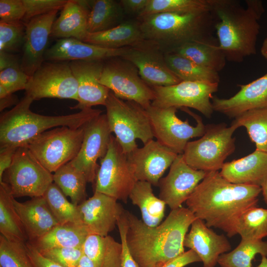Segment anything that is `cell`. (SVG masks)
I'll use <instances>...</instances> for the list:
<instances>
[{"label":"cell","mask_w":267,"mask_h":267,"mask_svg":"<svg viewBox=\"0 0 267 267\" xmlns=\"http://www.w3.org/2000/svg\"><path fill=\"white\" fill-rule=\"evenodd\" d=\"M105 61L100 83L117 97L135 102L145 109L148 108L155 99V92L142 79L136 66L121 57Z\"/></svg>","instance_id":"cell-12"},{"label":"cell","mask_w":267,"mask_h":267,"mask_svg":"<svg viewBox=\"0 0 267 267\" xmlns=\"http://www.w3.org/2000/svg\"><path fill=\"white\" fill-rule=\"evenodd\" d=\"M139 22L127 21L106 31L88 33L83 42L102 47L118 49L134 46L144 42Z\"/></svg>","instance_id":"cell-28"},{"label":"cell","mask_w":267,"mask_h":267,"mask_svg":"<svg viewBox=\"0 0 267 267\" xmlns=\"http://www.w3.org/2000/svg\"><path fill=\"white\" fill-rule=\"evenodd\" d=\"M207 173L191 168L185 162L182 154H178L168 174L159 181V197L171 210L181 207Z\"/></svg>","instance_id":"cell-16"},{"label":"cell","mask_w":267,"mask_h":267,"mask_svg":"<svg viewBox=\"0 0 267 267\" xmlns=\"http://www.w3.org/2000/svg\"><path fill=\"white\" fill-rule=\"evenodd\" d=\"M85 125L78 129L59 127L48 130L27 147L43 166L54 173L77 156L83 142Z\"/></svg>","instance_id":"cell-8"},{"label":"cell","mask_w":267,"mask_h":267,"mask_svg":"<svg viewBox=\"0 0 267 267\" xmlns=\"http://www.w3.org/2000/svg\"><path fill=\"white\" fill-rule=\"evenodd\" d=\"M262 192L265 202L267 205V179L261 187Z\"/></svg>","instance_id":"cell-58"},{"label":"cell","mask_w":267,"mask_h":267,"mask_svg":"<svg viewBox=\"0 0 267 267\" xmlns=\"http://www.w3.org/2000/svg\"><path fill=\"white\" fill-rule=\"evenodd\" d=\"M30 76L24 73L20 66L10 67L0 71V85L9 93L25 89Z\"/></svg>","instance_id":"cell-46"},{"label":"cell","mask_w":267,"mask_h":267,"mask_svg":"<svg viewBox=\"0 0 267 267\" xmlns=\"http://www.w3.org/2000/svg\"><path fill=\"white\" fill-rule=\"evenodd\" d=\"M257 267H267V257L262 256L261 263Z\"/></svg>","instance_id":"cell-59"},{"label":"cell","mask_w":267,"mask_h":267,"mask_svg":"<svg viewBox=\"0 0 267 267\" xmlns=\"http://www.w3.org/2000/svg\"><path fill=\"white\" fill-rule=\"evenodd\" d=\"M105 107L109 128L123 152L128 154L154 137L146 109L135 102L121 99L110 91Z\"/></svg>","instance_id":"cell-6"},{"label":"cell","mask_w":267,"mask_h":267,"mask_svg":"<svg viewBox=\"0 0 267 267\" xmlns=\"http://www.w3.org/2000/svg\"><path fill=\"white\" fill-rule=\"evenodd\" d=\"M25 25L0 21V51L17 50L24 44Z\"/></svg>","instance_id":"cell-43"},{"label":"cell","mask_w":267,"mask_h":267,"mask_svg":"<svg viewBox=\"0 0 267 267\" xmlns=\"http://www.w3.org/2000/svg\"><path fill=\"white\" fill-rule=\"evenodd\" d=\"M39 251L44 257L62 267H76L84 255L82 247L54 248Z\"/></svg>","instance_id":"cell-44"},{"label":"cell","mask_w":267,"mask_h":267,"mask_svg":"<svg viewBox=\"0 0 267 267\" xmlns=\"http://www.w3.org/2000/svg\"><path fill=\"white\" fill-rule=\"evenodd\" d=\"M127 47L110 49L88 44L74 38L59 39L46 50L44 60L57 62L106 60L113 57H122Z\"/></svg>","instance_id":"cell-24"},{"label":"cell","mask_w":267,"mask_h":267,"mask_svg":"<svg viewBox=\"0 0 267 267\" xmlns=\"http://www.w3.org/2000/svg\"><path fill=\"white\" fill-rule=\"evenodd\" d=\"M44 197L59 224L68 223L82 224L78 206L69 202L58 186L51 183Z\"/></svg>","instance_id":"cell-40"},{"label":"cell","mask_w":267,"mask_h":267,"mask_svg":"<svg viewBox=\"0 0 267 267\" xmlns=\"http://www.w3.org/2000/svg\"><path fill=\"white\" fill-rule=\"evenodd\" d=\"M2 181L15 198L43 196L53 182V174L36 159L27 146L18 147Z\"/></svg>","instance_id":"cell-11"},{"label":"cell","mask_w":267,"mask_h":267,"mask_svg":"<svg viewBox=\"0 0 267 267\" xmlns=\"http://www.w3.org/2000/svg\"><path fill=\"white\" fill-rule=\"evenodd\" d=\"M82 249L84 255L90 259L96 267L121 266L122 244L111 236L89 234Z\"/></svg>","instance_id":"cell-30"},{"label":"cell","mask_w":267,"mask_h":267,"mask_svg":"<svg viewBox=\"0 0 267 267\" xmlns=\"http://www.w3.org/2000/svg\"><path fill=\"white\" fill-rule=\"evenodd\" d=\"M100 160L94 192L103 193L126 203L138 180L127 155L113 135L106 154Z\"/></svg>","instance_id":"cell-10"},{"label":"cell","mask_w":267,"mask_h":267,"mask_svg":"<svg viewBox=\"0 0 267 267\" xmlns=\"http://www.w3.org/2000/svg\"><path fill=\"white\" fill-rule=\"evenodd\" d=\"M111 133L105 114H101L85 125L81 148L70 162L85 175L88 182L95 181L99 168L97 160L106 154Z\"/></svg>","instance_id":"cell-15"},{"label":"cell","mask_w":267,"mask_h":267,"mask_svg":"<svg viewBox=\"0 0 267 267\" xmlns=\"http://www.w3.org/2000/svg\"><path fill=\"white\" fill-rule=\"evenodd\" d=\"M164 57L169 69L181 81L220 82L218 72L202 67L185 57L174 52L164 53Z\"/></svg>","instance_id":"cell-36"},{"label":"cell","mask_w":267,"mask_h":267,"mask_svg":"<svg viewBox=\"0 0 267 267\" xmlns=\"http://www.w3.org/2000/svg\"><path fill=\"white\" fill-rule=\"evenodd\" d=\"M78 83L69 63L44 62L29 78L25 94L34 100L44 98L77 100Z\"/></svg>","instance_id":"cell-14"},{"label":"cell","mask_w":267,"mask_h":267,"mask_svg":"<svg viewBox=\"0 0 267 267\" xmlns=\"http://www.w3.org/2000/svg\"><path fill=\"white\" fill-rule=\"evenodd\" d=\"M233 231L242 239L262 240L267 236V209L257 206L248 209L237 219Z\"/></svg>","instance_id":"cell-37"},{"label":"cell","mask_w":267,"mask_h":267,"mask_svg":"<svg viewBox=\"0 0 267 267\" xmlns=\"http://www.w3.org/2000/svg\"><path fill=\"white\" fill-rule=\"evenodd\" d=\"M127 242L139 267H160L183 254L185 236L197 219L187 208L172 210L159 225L150 227L126 210Z\"/></svg>","instance_id":"cell-2"},{"label":"cell","mask_w":267,"mask_h":267,"mask_svg":"<svg viewBox=\"0 0 267 267\" xmlns=\"http://www.w3.org/2000/svg\"><path fill=\"white\" fill-rule=\"evenodd\" d=\"M246 128L257 149L267 153V107L251 110L236 117L233 121Z\"/></svg>","instance_id":"cell-39"},{"label":"cell","mask_w":267,"mask_h":267,"mask_svg":"<svg viewBox=\"0 0 267 267\" xmlns=\"http://www.w3.org/2000/svg\"><path fill=\"white\" fill-rule=\"evenodd\" d=\"M124 13L120 1L92 0L88 18V32H99L116 27L121 23Z\"/></svg>","instance_id":"cell-34"},{"label":"cell","mask_w":267,"mask_h":267,"mask_svg":"<svg viewBox=\"0 0 267 267\" xmlns=\"http://www.w3.org/2000/svg\"><path fill=\"white\" fill-rule=\"evenodd\" d=\"M219 83L181 81L168 86H152L155 97L151 105L158 107L191 108L209 118L213 112L212 98Z\"/></svg>","instance_id":"cell-13"},{"label":"cell","mask_w":267,"mask_h":267,"mask_svg":"<svg viewBox=\"0 0 267 267\" xmlns=\"http://www.w3.org/2000/svg\"><path fill=\"white\" fill-rule=\"evenodd\" d=\"M117 225L118 227L122 246L120 267H139L133 257L127 242L128 221L126 210L118 219Z\"/></svg>","instance_id":"cell-48"},{"label":"cell","mask_w":267,"mask_h":267,"mask_svg":"<svg viewBox=\"0 0 267 267\" xmlns=\"http://www.w3.org/2000/svg\"><path fill=\"white\" fill-rule=\"evenodd\" d=\"M199 262L201 260L198 255L189 249L160 267H184L191 263Z\"/></svg>","instance_id":"cell-50"},{"label":"cell","mask_w":267,"mask_h":267,"mask_svg":"<svg viewBox=\"0 0 267 267\" xmlns=\"http://www.w3.org/2000/svg\"><path fill=\"white\" fill-rule=\"evenodd\" d=\"M14 197L4 182H0V232L6 239L26 242L28 237L13 203Z\"/></svg>","instance_id":"cell-33"},{"label":"cell","mask_w":267,"mask_h":267,"mask_svg":"<svg viewBox=\"0 0 267 267\" xmlns=\"http://www.w3.org/2000/svg\"><path fill=\"white\" fill-rule=\"evenodd\" d=\"M196 120L195 126L188 121H182L176 115L175 107H158L151 105L146 109L154 136L163 145L177 154H182L189 140L201 137L205 133L206 126L202 118L187 108H180Z\"/></svg>","instance_id":"cell-9"},{"label":"cell","mask_w":267,"mask_h":267,"mask_svg":"<svg viewBox=\"0 0 267 267\" xmlns=\"http://www.w3.org/2000/svg\"><path fill=\"white\" fill-rule=\"evenodd\" d=\"M117 201L95 191L91 197L78 205L82 224L89 234L106 236L114 230L126 210Z\"/></svg>","instance_id":"cell-18"},{"label":"cell","mask_w":267,"mask_h":267,"mask_svg":"<svg viewBox=\"0 0 267 267\" xmlns=\"http://www.w3.org/2000/svg\"><path fill=\"white\" fill-rule=\"evenodd\" d=\"M238 86L240 90L229 98L213 97L214 111L235 118L248 111L267 107V73L247 84Z\"/></svg>","instance_id":"cell-22"},{"label":"cell","mask_w":267,"mask_h":267,"mask_svg":"<svg viewBox=\"0 0 267 267\" xmlns=\"http://www.w3.org/2000/svg\"><path fill=\"white\" fill-rule=\"evenodd\" d=\"M25 13L22 0H0V21L13 23L22 22Z\"/></svg>","instance_id":"cell-47"},{"label":"cell","mask_w":267,"mask_h":267,"mask_svg":"<svg viewBox=\"0 0 267 267\" xmlns=\"http://www.w3.org/2000/svg\"><path fill=\"white\" fill-rule=\"evenodd\" d=\"M57 10L35 17L25 25L22 70L31 77L44 60L45 48L50 36Z\"/></svg>","instance_id":"cell-21"},{"label":"cell","mask_w":267,"mask_h":267,"mask_svg":"<svg viewBox=\"0 0 267 267\" xmlns=\"http://www.w3.org/2000/svg\"><path fill=\"white\" fill-rule=\"evenodd\" d=\"M178 155L153 139L127 154L137 180L147 181L154 186H158L164 173Z\"/></svg>","instance_id":"cell-19"},{"label":"cell","mask_w":267,"mask_h":267,"mask_svg":"<svg viewBox=\"0 0 267 267\" xmlns=\"http://www.w3.org/2000/svg\"><path fill=\"white\" fill-rule=\"evenodd\" d=\"M211 10L208 0H148L139 18L164 12L201 13Z\"/></svg>","instance_id":"cell-41"},{"label":"cell","mask_w":267,"mask_h":267,"mask_svg":"<svg viewBox=\"0 0 267 267\" xmlns=\"http://www.w3.org/2000/svg\"><path fill=\"white\" fill-rule=\"evenodd\" d=\"M20 66L16 57L9 52L0 51V71L6 68Z\"/></svg>","instance_id":"cell-54"},{"label":"cell","mask_w":267,"mask_h":267,"mask_svg":"<svg viewBox=\"0 0 267 267\" xmlns=\"http://www.w3.org/2000/svg\"><path fill=\"white\" fill-rule=\"evenodd\" d=\"M246 7L249 9L260 19L265 12L262 1L260 0H246Z\"/></svg>","instance_id":"cell-55"},{"label":"cell","mask_w":267,"mask_h":267,"mask_svg":"<svg viewBox=\"0 0 267 267\" xmlns=\"http://www.w3.org/2000/svg\"><path fill=\"white\" fill-rule=\"evenodd\" d=\"M26 245L34 267H62L43 256L30 242H26Z\"/></svg>","instance_id":"cell-49"},{"label":"cell","mask_w":267,"mask_h":267,"mask_svg":"<svg viewBox=\"0 0 267 267\" xmlns=\"http://www.w3.org/2000/svg\"><path fill=\"white\" fill-rule=\"evenodd\" d=\"M261 53L263 57L267 61V35L264 40L261 48Z\"/></svg>","instance_id":"cell-57"},{"label":"cell","mask_w":267,"mask_h":267,"mask_svg":"<svg viewBox=\"0 0 267 267\" xmlns=\"http://www.w3.org/2000/svg\"><path fill=\"white\" fill-rule=\"evenodd\" d=\"M18 97L9 93L4 87L0 85V111H2L4 109L13 105H17L19 102Z\"/></svg>","instance_id":"cell-53"},{"label":"cell","mask_w":267,"mask_h":267,"mask_svg":"<svg viewBox=\"0 0 267 267\" xmlns=\"http://www.w3.org/2000/svg\"><path fill=\"white\" fill-rule=\"evenodd\" d=\"M53 182L75 205L87 199L86 185L88 182L86 177L70 162L56 171L53 174Z\"/></svg>","instance_id":"cell-35"},{"label":"cell","mask_w":267,"mask_h":267,"mask_svg":"<svg viewBox=\"0 0 267 267\" xmlns=\"http://www.w3.org/2000/svg\"><path fill=\"white\" fill-rule=\"evenodd\" d=\"M152 186L148 182L138 180L129 198L132 204L139 209L143 222L149 226L155 227L162 222L166 204L155 195Z\"/></svg>","instance_id":"cell-31"},{"label":"cell","mask_w":267,"mask_h":267,"mask_svg":"<svg viewBox=\"0 0 267 267\" xmlns=\"http://www.w3.org/2000/svg\"><path fill=\"white\" fill-rule=\"evenodd\" d=\"M139 19L144 41L164 53L188 43L217 39L213 34L218 18L211 10L194 13H158Z\"/></svg>","instance_id":"cell-3"},{"label":"cell","mask_w":267,"mask_h":267,"mask_svg":"<svg viewBox=\"0 0 267 267\" xmlns=\"http://www.w3.org/2000/svg\"><path fill=\"white\" fill-rule=\"evenodd\" d=\"M89 234L81 224H58L40 238L30 242L38 251L54 248L81 247Z\"/></svg>","instance_id":"cell-32"},{"label":"cell","mask_w":267,"mask_h":267,"mask_svg":"<svg viewBox=\"0 0 267 267\" xmlns=\"http://www.w3.org/2000/svg\"><path fill=\"white\" fill-rule=\"evenodd\" d=\"M92 0H67L52 25L50 36L83 41L88 33V21Z\"/></svg>","instance_id":"cell-27"},{"label":"cell","mask_w":267,"mask_h":267,"mask_svg":"<svg viewBox=\"0 0 267 267\" xmlns=\"http://www.w3.org/2000/svg\"><path fill=\"white\" fill-rule=\"evenodd\" d=\"M261 187L231 183L219 171L208 172L185 202L196 216L209 227L219 228L231 237L240 216L256 206Z\"/></svg>","instance_id":"cell-1"},{"label":"cell","mask_w":267,"mask_h":267,"mask_svg":"<svg viewBox=\"0 0 267 267\" xmlns=\"http://www.w3.org/2000/svg\"><path fill=\"white\" fill-rule=\"evenodd\" d=\"M34 100L28 95L0 118V146H27L44 132L55 127L80 128L102 114L100 109H85L73 114L45 116L32 112Z\"/></svg>","instance_id":"cell-4"},{"label":"cell","mask_w":267,"mask_h":267,"mask_svg":"<svg viewBox=\"0 0 267 267\" xmlns=\"http://www.w3.org/2000/svg\"><path fill=\"white\" fill-rule=\"evenodd\" d=\"M76 267H96V266L90 259L83 255Z\"/></svg>","instance_id":"cell-56"},{"label":"cell","mask_w":267,"mask_h":267,"mask_svg":"<svg viewBox=\"0 0 267 267\" xmlns=\"http://www.w3.org/2000/svg\"><path fill=\"white\" fill-rule=\"evenodd\" d=\"M220 173L231 183L261 187L267 179V153L256 149L246 156L224 163Z\"/></svg>","instance_id":"cell-25"},{"label":"cell","mask_w":267,"mask_h":267,"mask_svg":"<svg viewBox=\"0 0 267 267\" xmlns=\"http://www.w3.org/2000/svg\"><path fill=\"white\" fill-rule=\"evenodd\" d=\"M238 128L233 122L229 127L225 123L206 125L201 138L186 145L182 154L185 162L197 170L219 171L235 149L233 134Z\"/></svg>","instance_id":"cell-7"},{"label":"cell","mask_w":267,"mask_h":267,"mask_svg":"<svg viewBox=\"0 0 267 267\" xmlns=\"http://www.w3.org/2000/svg\"><path fill=\"white\" fill-rule=\"evenodd\" d=\"M121 57L134 65L142 79L151 87L168 86L181 82L168 67L164 53L145 41L128 47Z\"/></svg>","instance_id":"cell-17"},{"label":"cell","mask_w":267,"mask_h":267,"mask_svg":"<svg viewBox=\"0 0 267 267\" xmlns=\"http://www.w3.org/2000/svg\"><path fill=\"white\" fill-rule=\"evenodd\" d=\"M258 254L267 257V241L241 239L234 250L219 257L218 263L221 267H251Z\"/></svg>","instance_id":"cell-38"},{"label":"cell","mask_w":267,"mask_h":267,"mask_svg":"<svg viewBox=\"0 0 267 267\" xmlns=\"http://www.w3.org/2000/svg\"><path fill=\"white\" fill-rule=\"evenodd\" d=\"M183 245L198 255L204 267H215L219 257L231 249V244L223 234H218L198 218L191 223Z\"/></svg>","instance_id":"cell-23"},{"label":"cell","mask_w":267,"mask_h":267,"mask_svg":"<svg viewBox=\"0 0 267 267\" xmlns=\"http://www.w3.org/2000/svg\"><path fill=\"white\" fill-rule=\"evenodd\" d=\"M25 8L23 22L25 24L32 18L62 9L67 0H22Z\"/></svg>","instance_id":"cell-45"},{"label":"cell","mask_w":267,"mask_h":267,"mask_svg":"<svg viewBox=\"0 0 267 267\" xmlns=\"http://www.w3.org/2000/svg\"><path fill=\"white\" fill-rule=\"evenodd\" d=\"M13 203L30 242L40 238L59 224L43 196L24 202L14 198Z\"/></svg>","instance_id":"cell-26"},{"label":"cell","mask_w":267,"mask_h":267,"mask_svg":"<svg viewBox=\"0 0 267 267\" xmlns=\"http://www.w3.org/2000/svg\"><path fill=\"white\" fill-rule=\"evenodd\" d=\"M0 267H34L26 242L11 241L0 234Z\"/></svg>","instance_id":"cell-42"},{"label":"cell","mask_w":267,"mask_h":267,"mask_svg":"<svg viewBox=\"0 0 267 267\" xmlns=\"http://www.w3.org/2000/svg\"><path fill=\"white\" fill-rule=\"evenodd\" d=\"M105 60H74L69 62L78 83V104L72 109L80 110L105 106L110 91L99 82Z\"/></svg>","instance_id":"cell-20"},{"label":"cell","mask_w":267,"mask_h":267,"mask_svg":"<svg viewBox=\"0 0 267 267\" xmlns=\"http://www.w3.org/2000/svg\"><path fill=\"white\" fill-rule=\"evenodd\" d=\"M17 148L11 146H0V182L2 181L4 173L12 163Z\"/></svg>","instance_id":"cell-51"},{"label":"cell","mask_w":267,"mask_h":267,"mask_svg":"<svg viewBox=\"0 0 267 267\" xmlns=\"http://www.w3.org/2000/svg\"><path fill=\"white\" fill-rule=\"evenodd\" d=\"M119 1L124 13L138 15L147 5L148 0H121Z\"/></svg>","instance_id":"cell-52"},{"label":"cell","mask_w":267,"mask_h":267,"mask_svg":"<svg viewBox=\"0 0 267 267\" xmlns=\"http://www.w3.org/2000/svg\"><path fill=\"white\" fill-rule=\"evenodd\" d=\"M199 65L219 73L226 64V58L220 48L218 39L188 43L173 51Z\"/></svg>","instance_id":"cell-29"},{"label":"cell","mask_w":267,"mask_h":267,"mask_svg":"<svg viewBox=\"0 0 267 267\" xmlns=\"http://www.w3.org/2000/svg\"><path fill=\"white\" fill-rule=\"evenodd\" d=\"M218 20L215 25L219 45L226 60L240 63L256 53L259 20L236 0H208Z\"/></svg>","instance_id":"cell-5"}]
</instances>
